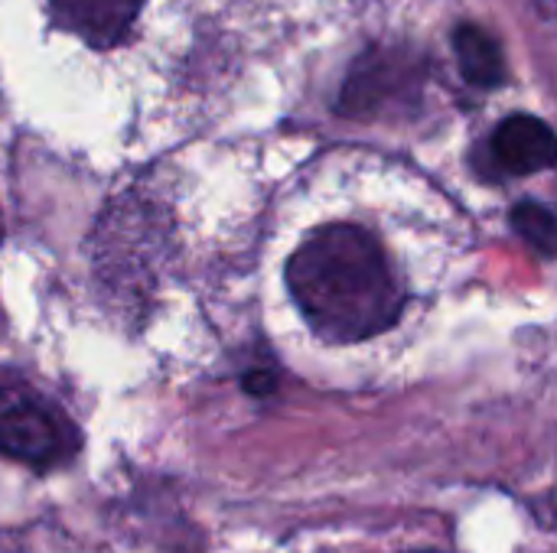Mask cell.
Wrapping results in <instances>:
<instances>
[{
    "mask_svg": "<svg viewBox=\"0 0 557 553\" xmlns=\"http://www.w3.org/2000/svg\"><path fill=\"white\" fill-rule=\"evenodd\" d=\"M287 287L310 329L333 345L388 332L405 306L379 238L349 222L320 228L294 251Z\"/></svg>",
    "mask_w": 557,
    "mask_h": 553,
    "instance_id": "1",
    "label": "cell"
},
{
    "mask_svg": "<svg viewBox=\"0 0 557 553\" xmlns=\"http://www.w3.org/2000/svg\"><path fill=\"white\" fill-rule=\"evenodd\" d=\"M418 553H441V551H418Z\"/></svg>",
    "mask_w": 557,
    "mask_h": 553,
    "instance_id": "9",
    "label": "cell"
},
{
    "mask_svg": "<svg viewBox=\"0 0 557 553\" xmlns=\"http://www.w3.org/2000/svg\"><path fill=\"white\" fill-rule=\"evenodd\" d=\"M512 228L542 254V257H555V212L542 202H519L512 212Z\"/></svg>",
    "mask_w": 557,
    "mask_h": 553,
    "instance_id": "6",
    "label": "cell"
},
{
    "mask_svg": "<svg viewBox=\"0 0 557 553\" xmlns=\"http://www.w3.org/2000/svg\"><path fill=\"white\" fill-rule=\"evenodd\" d=\"M539 7L545 10V16H552V10H555V0H539Z\"/></svg>",
    "mask_w": 557,
    "mask_h": 553,
    "instance_id": "8",
    "label": "cell"
},
{
    "mask_svg": "<svg viewBox=\"0 0 557 553\" xmlns=\"http://www.w3.org/2000/svg\"><path fill=\"white\" fill-rule=\"evenodd\" d=\"M245 388L251 391V394H271V388H274V378L271 375H248L245 378Z\"/></svg>",
    "mask_w": 557,
    "mask_h": 553,
    "instance_id": "7",
    "label": "cell"
},
{
    "mask_svg": "<svg viewBox=\"0 0 557 553\" xmlns=\"http://www.w3.org/2000/svg\"><path fill=\"white\" fill-rule=\"evenodd\" d=\"M82 450L72 417L29 381L0 372V456L36 473L69 466Z\"/></svg>",
    "mask_w": 557,
    "mask_h": 553,
    "instance_id": "2",
    "label": "cell"
},
{
    "mask_svg": "<svg viewBox=\"0 0 557 553\" xmlns=\"http://www.w3.org/2000/svg\"><path fill=\"white\" fill-rule=\"evenodd\" d=\"M555 153V134L535 114H512L493 134V156L512 176L552 169Z\"/></svg>",
    "mask_w": 557,
    "mask_h": 553,
    "instance_id": "4",
    "label": "cell"
},
{
    "mask_svg": "<svg viewBox=\"0 0 557 553\" xmlns=\"http://www.w3.org/2000/svg\"><path fill=\"white\" fill-rule=\"evenodd\" d=\"M454 49H457V62L460 72L470 85L476 88H499L506 81V59H503V46L493 33H486L483 26L463 23L454 33Z\"/></svg>",
    "mask_w": 557,
    "mask_h": 553,
    "instance_id": "5",
    "label": "cell"
},
{
    "mask_svg": "<svg viewBox=\"0 0 557 553\" xmlns=\"http://www.w3.org/2000/svg\"><path fill=\"white\" fill-rule=\"evenodd\" d=\"M144 0H49L52 20L95 49H111L137 20Z\"/></svg>",
    "mask_w": 557,
    "mask_h": 553,
    "instance_id": "3",
    "label": "cell"
}]
</instances>
